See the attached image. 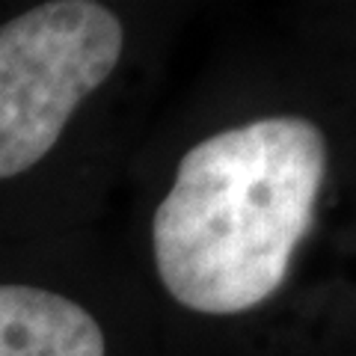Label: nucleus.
I'll return each instance as SVG.
<instances>
[{"mask_svg": "<svg viewBox=\"0 0 356 356\" xmlns=\"http://www.w3.org/2000/svg\"><path fill=\"white\" fill-rule=\"evenodd\" d=\"M324 178V131L303 116H264L196 143L152 220L163 288L202 315L264 303L315 222Z\"/></svg>", "mask_w": 356, "mask_h": 356, "instance_id": "f257e3e1", "label": "nucleus"}, {"mask_svg": "<svg viewBox=\"0 0 356 356\" xmlns=\"http://www.w3.org/2000/svg\"><path fill=\"white\" fill-rule=\"evenodd\" d=\"M122 48V21L92 0H54L0 27V178L27 172L57 146Z\"/></svg>", "mask_w": 356, "mask_h": 356, "instance_id": "f03ea898", "label": "nucleus"}, {"mask_svg": "<svg viewBox=\"0 0 356 356\" xmlns=\"http://www.w3.org/2000/svg\"><path fill=\"white\" fill-rule=\"evenodd\" d=\"M0 356H107L98 321L74 300L0 285Z\"/></svg>", "mask_w": 356, "mask_h": 356, "instance_id": "7ed1b4c3", "label": "nucleus"}]
</instances>
